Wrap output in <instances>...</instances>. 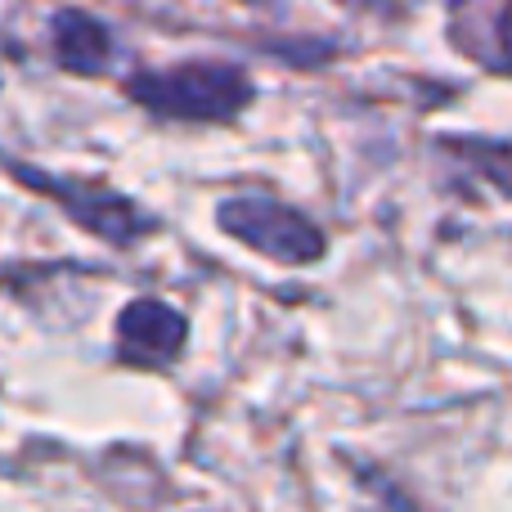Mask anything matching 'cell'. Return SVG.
Segmentation results:
<instances>
[{
	"label": "cell",
	"instance_id": "obj_1",
	"mask_svg": "<svg viewBox=\"0 0 512 512\" xmlns=\"http://www.w3.org/2000/svg\"><path fill=\"white\" fill-rule=\"evenodd\" d=\"M126 95L140 99L149 113L189 117V122H221L252 99V81L243 68L221 59H194L176 68H144L126 81Z\"/></svg>",
	"mask_w": 512,
	"mask_h": 512
},
{
	"label": "cell",
	"instance_id": "obj_4",
	"mask_svg": "<svg viewBox=\"0 0 512 512\" xmlns=\"http://www.w3.org/2000/svg\"><path fill=\"white\" fill-rule=\"evenodd\" d=\"M50 45H54V59H59L63 68L86 72V77L104 72L108 59H113V36H108V27L99 23L95 14H81V9L54 14Z\"/></svg>",
	"mask_w": 512,
	"mask_h": 512
},
{
	"label": "cell",
	"instance_id": "obj_2",
	"mask_svg": "<svg viewBox=\"0 0 512 512\" xmlns=\"http://www.w3.org/2000/svg\"><path fill=\"white\" fill-rule=\"evenodd\" d=\"M221 230L283 265L319 261V252H324L319 225H310L301 212L274 203V198H230V203H221Z\"/></svg>",
	"mask_w": 512,
	"mask_h": 512
},
{
	"label": "cell",
	"instance_id": "obj_3",
	"mask_svg": "<svg viewBox=\"0 0 512 512\" xmlns=\"http://www.w3.org/2000/svg\"><path fill=\"white\" fill-rule=\"evenodd\" d=\"M185 337H189L185 315L153 297L131 301L122 310V319H117V355L126 364H171L185 351Z\"/></svg>",
	"mask_w": 512,
	"mask_h": 512
}]
</instances>
